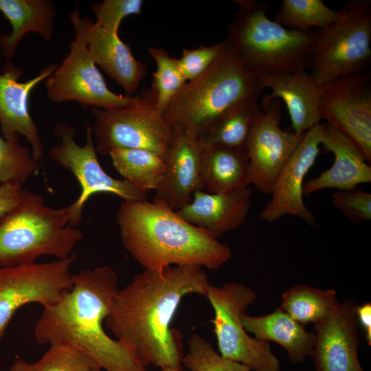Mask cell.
<instances>
[{
  "instance_id": "cell-1",
  "label": "cell",
  "mask_w": 371,
  "mask_h": 371,
  "mask_svg": "<svg viewBox=\"0 0 371 371\" xmlns=\"http://www.w3.org/2000/svg\"><path fill=\"white\" fill-rule=\"evenodd\" d=\"M210 284L199 266L144 269L117 291L104 326L142 366L183 368L181 335L172 320L185 296H205Z\"/></svg>"
},
{
  "instance_id": "cell-2",
  "label": "cell",
  "mask_w": 371,
  "mask_h": 371,
  "mask_svg": "<svg viewBox=\"0 0 371 371\" xmlns=\"http://www.w3.org/2000/svg\"><path fill=\"white\" fill-rule=\"evenodd\" d=\"M118 290L117 273L109 265L73 274L71 288L58 302L43 308L34 327L36 341L76 347L105 371H148L103 327Z\"/></svg>"
},
{
  "instance_id": "cell-3",
  "label": "cell",
  "mask_w": 371,
  "mask_h": 371,
  "mask_svg": "<svg viewBox=\"0 0 371 371\" xmlns=\"http://www.w3.org/2000/svg\"><path fill=\"white\" fill-rule=\"evenodd\" d=\"M116 223L122 244L144 269L175 265L216 269L232 257L229 247L181 218L161 201H124Z\"/></svg>"
},
{
  "instance_id": "cell-4",
  "label": "cell",
  "mask_w": 371,
  "mask_h": 371,
  "mask_svg": "<svg viewBox=\"0 0 371 371\" xmlns=\"http://www.w3.org/2000/svg\"><path fill=\"white\" fill-rule=\"evenodd\" d=\"M212 65L188 81L163 114L171 125L199 137L224 112L246 100L260 98L259 77L242 63L227 40Z\"/></svg>"
},
{
  "instance_id": "cell-5",
  "label": "cell",
  "mask_w": 371,
  "mask_h": 371,
  "mask_svg": "<svg viewBox=\"0 0 371 371\" xmlns=\"http://www.w3.org/2000/svg\"><path fill=\"white\" fill-rule=\"evenodd\" d=\"M235 2L239 8L228 25L227 41L250 72L259 77L309 67L316 31L283 27L267 16L269 8L262 2Z\"/></svg>"
},
{
  "instance_id": "cell-6",
  "label": "cell",
  "mask_w": 371,
  "mask_h": 371,
  "mask_svg": "<svg viewBox=\"0 0 371 371\" xmlns=\"http://www.w3.org/2000/svg\"><path fill=\"white\" fill-rule=\"evenodd\" d=\"M70 218V205L52 208L41 194L23 189L19 203L0 216V267L34 263L45 255L69 258L83 238Z\"/></svg>"
},
{
  "instance_id": "cell-7",
  "label": "cell",
  "mask_w": 371,
  "mask_h": 371,
  "mask_svg": "<svg viewBox=\"0 0 371 371\" xmlns=\"http://www.w3.org/2000/svg\"><path fill=\"white\" fill-rule=\"evenodd\" d=\"M371 1L350 0L336 21L316 30L309 68L319 85L369 69Z\"/></svg>"
},
{
  "instance_id": "cell-8",
  "label": "cell",
  "mask_w": 371,
  "mask_h": 371,
  "mask_svg": "<svg viewBox=\"0 0 371 371\" xmlns=\"http://www.w3.org/2000/svg\"><path fill=\"white\" fill-rule=\"evenodd\" d=\"M205 297L214 310L211 322L223 357L240 363L251 371H280V361L269 342L250 337L242 325L241 315L256 298L251 287L238 282L220 286L210 284Z\"/></svg>"
},
{
  "instance_id": "cell-9",
  "label": "cell",
  "mask_w": 371,
  "mask_h": 371,
  "mask_svg": "<svg viewBox=\"0 0 371 371\" xmlns=\"http://www.w3.org/2000/svg\"><path fill=\"white\" fill-rule=\"evenodd\" d=\"M70 50L45 80L48 98L54 103L74 101L83 108L112 109L155 101L148 91L135 95H118L111 91L90 57L83 34L74 28Z\"/></svg>"
},
{
  "instance_id": "cell-10",
  "label": "cell",
  "mask_w": 371,
  "mask_h": 371,
  "mask_svg": "<svg viewBox=\"0 0 371 371\" xmlns=\"http://www.w3.org/2000/svg\"><path fill=\"white\" fill-rule=\"evenodd\" d=\"M53 131L60 142L49 150V157L69 170L81 189L78 199L70 205V226L80 225L84 206L95 193L113 194L124 201L147 200L148 192L137 189L124 179L113 178L103 170L97 157L91 128H87L86 142L83 146L78 145L75 141L77 128L59 122L54 126Z\"/></svg>"
},
{
  "instance_id": "cell-11",
  "label": "cell",
  "mask_w": 371,
  "mask_h": 371,
  "mask_svg": "<svg viewBox=\"0 0 371 371\" xmlns=\"http://www.w3.org/2000/svg\"><path fill=\"white\" fill-rule=\"evenodd\" d=\"M154 104L151 101L112 109L91 108L97 153L109 155L117 148H139L166 160L172 126L155 111Z\"/></svg>"
},
{
  "instance_id": "cell-12",
  "label": "cell",
  "mask_w": 371,
  "mask_h": 371,
  "mask_svg": "<svg viewBox=\"0 0 371 371\" xmlns=\"http://www.w3.org/2000/svg\"><path fill=\"white\" fill-rule=\"evenodd\" d=\"M72 254L65 259L0 267V342L16 311L30 303L47 307L72 286Z\"/></svg>"
},
{
  "instance_id": "cell-13",
  "label": "cell",
  "mask_w": 371,
  "mask_h": 371,
  "mask_svg": "<svg viewBox=\"0 0 371 371\" xmlns=\"http://www.w3.org/2000/svg\"><path fill=\"white\" fill-rule=\"evenodd\" d=\"M319 113L371 163V73L345 76L320 87Z\"/></svg>"
},
{
  "instance_id": "cell-14",
  "label": "cell",
  "mask_w": 371,
  "mask_h": 371,
  "mask_svg": "<svg viewBox=\"0 0 371 371\" xmlns=\"http://www.w3.org/2000/svg\"><path fill=\"white\" fill-rule=\"evenodd\" d=\"M281 120L280 100L263 95L245 147L249 183L265 194H270L278 174L304 135L282 128Z\"/></svg>"
},
{
  "instance_id": "cell-15",
  "label": "cell",
  "mask_w": 371,
  "mask_h": 371,
  "mask_svg": "<svg viewBox=\"0 0 371 371\" xmlns=\"http://www.w3.org/2000/svg\"><path fill=\"white\" fill-rule=\"evenodd\" d=\"M322 124L308 130L278 174L271 199L260 213L262 220L273 223L285 215L315 225L316 219L304 202L303 186L308 172L319 154Z\"/></svg>"
},
{
  "instance_id": "cell-16",
  "label": "cell",
  "mask_w": 371,
  "mask_h": 371,
  "mask_svg": "<svg viewBox=\"0 0 371 371\" xmlns=\"http://www.w3.org/2000/svg\"><path fill=\"white\" fill-rule=\"evenodd\" d=\"M355 306L351 299L338 301L324 320L314 324L316 339L311 356L315 371H364L358 358Z\"/></svg>"
},
{
  "instance_id": "cell-17",
  "label": "cell",
  "mask_w": 371,
  "mask_h": 371,
  "mask_svg": "<svg viewBox=\"0 0 371 371\" xmlns=\"http://www.w3.org/2000/svg\"><path fill=\"white\" fill-rule=\"evenodd\" d=\"M58 65L45 66L36 76L23 82L19 81L23 71L10 62L5 63L0 73V124L3 138L24 136L37 160L42 157L44 148L36 124L28 110V98L32 89L46 80Z\"/></svg>"
},
{
  "instance_id": "cell-18",
  "label": "cell",
  "mask_w": 371,
  "mask_h": 371,
  "mask_svg": "<svg viewBox=\"0 0 371 371\" xmlns=\"http://www.w3.org/2000/svg\"><path fill=\"white\" fill-rule=\"evenodd\" d=\"M69 17L74 28L83 34L94 63L120 85L126 95L136 93L147 73V66L135 58L130 47L118 34L106 32L87 16L82 18L78 6Z\"/></svg>"
},
{
  "instance_id": "cell-19",
  "label": "cell",
  "mask_w": 371,
  "mask_h": 371,
  "mask_svg": "<svg viewBox=\"0 0 371 371\" xmlns=\"http://www.w3.org/2000/svg\"><path fill=\"white\" fill-rule=\"evenodd\" d=\"M172 126L166 169L154 198L178 210L191 201L196 190H203L202 145L196 136L178 126Z\"/></svg>"
},
{
  "instance_id": "cell-20",
  "label": "cell",
  "mask_w": 371,
  "mask_h": 371,
  "mask_svg": "<svg viewBox=\"0 0 371 371\" xmlns=\"http://www.w3.org/2000/svg\"><path fill=\"white\" fill-rule=\"evenodd\" d=\"M321 145L333 154L334 161L328 169L304 182V196L328 188L353 189L371 181L370 164L346 136L329 124H322Z\"/></svg>"
},
{
  "instance_id": "cell-21",
  "label": "cell",
  "mask_w": 371,
  "mask_h": 371,
  "mask_svg": "<svg viewBox=\"0 0 371 371\" xmlns=\"http://www.w3.org/2000/svg\"><path fill=\"white\" fill-rule=\"evenodd\" d=\"M252 190L250 187L227 193L196 190L191 201L177 213L184 220L218 238L236 230L247 219Z\"/></svg>"
},
{
  "instance_id": "cell-22",
  "label": "cell",
  "mask_w": 371,
  "mask_h": 371,
  "mask_svg": "<svg viewBox=\"0 0 371 371\" xmlns=\"http://www.w3.org/2000/svg\"><path fill=\"white\" fill-rule=\"evenodd\" d=\"M264 89L268 88L271 99L278 98L286 104L291 122L292 131L303 135L320 124V87L306 70L267 74L259 76Z\"/></svg>"
},
{
  "instance_id": "cell-23",
  "label": "cell",
  "mask_w": 371,
  "mask_h": 371,
  "mask_svg": "<svg viewBox=\"0 0 371 371\" xmlns=\"http://www.w3.org/2000/svg\"><path fill=\"white\" fill-rule=\"evenodd\" d=\"M243 326L260 341H273L286 351L292 363H299L311 356L315 346V333H309L304 326L292 319L279 306L269 314L251 316L245 313L240 316Z\"/></svg>"
},
{
  "instance_id": "cell-24",
  "label": "cell",
  "mask_w": 371,
  "mask_h": 371,
  "mask_svg": "<svg viewBox=\"0 0 371 371\" xmlns=\"http://www.w3.org/2000/svg\"><path fill=\"white\" fill-rule=\"evenodd\" d=\"M245 146H202L201 183L209 193H227L249 187Z\"/></svg>"
},
{
  "instance_id": "cell-25",
  "label": "cell",
  "mask_w": 371,
  "mask_h": 371,
  "mask_svg": "<svg viewBox=\"0 0 371 371\" xmlns=\"http://www.w3.org/2000/svg\"><path fill=\"white\" fill-rule=\"evenodd\" d=\"M0 12L12 27L10 34L0 35V47L6 60L14 55L27 33H36L47 42L54 36L56 12L51 0H0Z\"/></svg>"
},
{
  "instance_id": "cell-26",
  "label": "cell",
  "mask_w": 371,
  "mask_h": 371,
  "mask_svg": "<svg viewBox=\"0 0 371 371\" xmlns=\"http://www.w3.org/2000/svg\"><path fill=\"white\" fill-rule=\"evenodd\" d=\"M259 97L250 98L230 108L214 120L199 137L201 145L245 146L256 114Z\"/></svg>"
},
{
  "instance_id": "cell-27",
  "label": "cell",
  "mask_w": 371,
  "mask_h": 371,
  "mask_svg": "<svg viewBox=\"0 0 371 371\" xmlns=\"http://www.w3.org/2000/svg\"><path fill=\"white\" fill-rule=\"evenodd\" d=\"M109 155L124 179L142 191L155 190L163 178L166 162L155 153L139 148H117Z\"/></svg>"
},
{
  "instance_id": "cell-28",
  "label": "cell",
  "mask_w": 371,
  "mask_h": 371,
  "mask_svg": "<svg viewBox=\"0 0 371 371\" xmlns=\"http://www.w3.org/2000/svg\"><path fill=\"white\" fill-rule=\"evenodd\" d=\"M334 289L322 290L305 284H296L282 295L279 306L292 319L304 326L324 320L338 302Z\"/></svg>"
},
{
  "instance_id": "cell-29",
  "label": "cell",
  "mask_w": 371,
  "mask_h": 371,
  "mask_svg": "<svg viewBox=\"0 0 371 371\" xmlns=\"http://www.w3.org/2000/svg\"><path fill=\"white\" fill-rule=\"evenodd\" d=\"M339 16V10L328 7L322 0H284L273 21L284 27L309 31L324 29Z\"/></svg>"
},
{
  "instance_id": "cell-30",
  "label": "cell",
  "mask_w": 371,
  "mask_h": 371,
  "mask_svg": "<svg viewBox=\"0 0 371 371\" xmlns=\"http://www.w3.org/2000/svg\"><path fill=\"white\" fill-rule=\"evenodd\" d=\"M147 50L157 65L150 90L155 99L154 109L163 115L172 98L188 81L178 58L171 56L162 47H150Z\"/></svg>"
},
{
  "instance_id": "cell-31",
  "label": "cell",
  "mask_w": 371,
  "mask_h": 371,
  "mask_svg": "<svg viewBox=\"0 0 371 371\" xmlns=\"http://www.w3.org/2000/svg\"><path fill=\"white\" fill-rule=\"evenodd\" d=\"M19 140V135L10 139L0 136V186L9 182L23 186L38 170V160Z\"/></svg>"
},
{
  "instance_id": "cell-32",
  "label": "cell",
  "mask_w": 371,
  "mask_h": 371,
  "mask_svg": "<svg viewBox=\"0 0 371 371\" xmlns=\"http://www.w3.org/2000/svg\"><path fill=\"white\" fill-rule=\"evenodd\" d=\"M182 366L190 371H251L247 366L223 357L204 337L193 334L188 341Z\"/></svg>"
},
{
  "instance_id": "cell-33",
  "label": "cell",
  "mask_w": 371,
  "mask_h": 371,
  "mask_svg": "<svg viewBox=\"0 0 371 371\" xmlns=\"http://www.w3.org/2000/svg\"><path fill=\"white\" fill-rule=\"evenodd\" d=\"M41 371H102L90 355L73 346L55 342L35 362Z\"/></svg>"
},
{
  "instance_id": "cell-34",
  "label": "cell",
  "mask_w": 371,
  "mask_h": 371,
  "mask_svg": "<svg viewBox=\"0 0 371 371\" xmlns=\"http://www.w3.org/2000/svg\"><path fill=\"white\" fill-rule=\"evenodd\" d=\"M142 0H104L91 7L96 17L95 23L108 32L118 34L122 19L126 16L141 13Z\"/></svg>"
},
{
  "instance_id": "cell-35",
  "label": "cell",
  "mask_w": 371,
  "mask_h": 371,
  "mask_svg": "<svg viewBox=\"0 0 371 371\" xmlns=\"http://www.w3.org/2000/svg\"><path fill=\"white\" fill-rule=\"evenodd\" d=\"M332 203L352 223L371 219V194L361 188L336 190L332 194Z\"/></svg>"
},
{
  "instance_id": "cell-36",
  "label": "cell",
  "mask_w": 371,
  "mask_h": 371,
  "mask_svg": "<svg viewBox=\"0 0 371 371\" xmlns=\"http://www.w3.org/2000/svg\"><path fill=\"white\" fill-rule=\"evenodd\" d=\"M223 43L212 45H200L196 49H183L179 58L181 70L187 81L203 74L218 56Z\"/></svg>"
},
{
  "instance_id": "cell-37",
  "label": "cell",
  "mask_w": 371,
  "mask_h": 371,
  "mask_svg": "<svg viewBox=\"0 0 371 371\" xmlns=\"http://www.w3.org/2000/svg\"><path fill=\"white\" fill-rule=\"evenodd\" d=\"M23 186L9 182L0 186V216L12 210L19 201Z\"/></svg>"
},
{
  "instance_id": "cell-38",
  "label": "cell",
  "mask_w": 371,
  "mask_h": 371,
  "mask_svg": "<svg viewBox=\"0 0 371 371\" xmlns=\"http://www.w3.org/2000/svg\"><path fill=\"white\" fill-rule=\"evenodd\" d=\"M357 322L363 328L368 345L371 346V304L366 302L361 305H356L355 308Z\"/></svg>"
},
{
  "instance_id": "cell-39",
  "label": "cell",
  "mask_w": 371,
  "mask_h": 371,
  "mask_svg": "<svg viewBox=\"0 0 371 371\" xmlns=\"http://www.w3.org/2000/svg\"><path fill=\"white\" fill-rule=\"evenodd\" d=\"M10 371H41L36 363H30L23 359L15 360L10 366Z\"/></svg>"
},
{
  "instance_id": "cell-40",
  "label": "cell",
  "mask_w": 371,
  "mask_h": 371,
  "mask_svg": "<svg viewBox=\"0 0 371 371\" xmlns=\"http://www.w3.org/2000/svg\"><path fill=\"white\" fill-rule=\"evenodd\" d=\"M161 371H183V368L164 367Z\"/></svg>"
},
{
  "instance_id": "cell-41",
  "label": "cell",
  "mask_w": 371,
  "mask_h": 371,
  "mask_svg": "<svg viewBox=\"0 0 371 371\" xmlns=\"http://www.w3.org/2000/svg\"><path fill=\"white\" fill-rule=\"evenodd\" d=\"M0 371H3V370L1 369V368H0Z\"/></svg>"
}]
</instances>
